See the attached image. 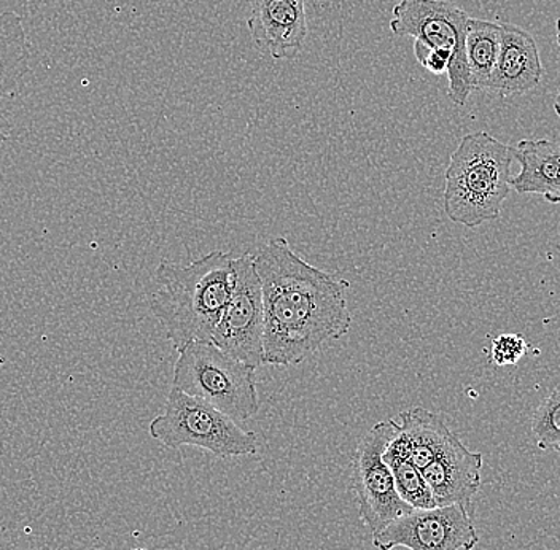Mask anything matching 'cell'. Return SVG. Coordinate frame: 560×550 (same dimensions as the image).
Returning a JSON list of instances; mask_svg holds the SVG:
<instances>
[{"label":"cell","mask_w":560,"mask_h":550,"mask_svg":"<svg viewBox=\"0 0 560 550\" xmlns=\"http://www.w3.org/2000/svg\"><path fill=\"white\" fill-rule=\"evenodd\" d=\"M255 268L265 306V364L303 363L328 341L348 335V280L315 268L283 236L262 245Z\"/></svg>","instance_id":"obj_1"},{"label":"cell","mask_w":560,"mask_h":550,"mask_svg":"<svg viewBox=\"0 0 560 550\" xmlns=\"http://www.w3.org/2000/svg\"><path fill=\"white\" fill-rule=\"evenodd\" d=\"M513 147L488 132L464 136L444 175V212L451 222L478 227L502 213L510 196Z\"/></svg>","instance_id":"obj_3"},{"label":"cell","mask_w":560,"mask_h":550,"mask_svg":"<svg viewBox=\"0 0 560 550\" xmlns=\"http://www.w3.org/2000/svg\"><path fill=\"white\" fill-rule=\"evenodd\" d=\"M173 387L209 402L234 422H247L260 411L257 370L213 346L190 342L178 350Z\"/></svg>","instance_id":"obj_4"},{"label":"cell","mask_w":560,"mask_h":550,"mask_svg":"<svg viewBox=\"0 0 560 550\" xmlns=\"http://www.w3.org/2000/svg\"><path fill=\"white\" fill-rule=\"evenodd\" d=\"M485 458L481 452H472L455 436L451 446L422 469L423 479L429 483L436 507L464 506L475 516L472 499L481 487Z\"/></svg>","instance_id":"obj_11"},{"label":"cell","mask_w":560,"mask_h":550,"mask_svg":"<svg viewBox=\"0 0 560 550\" xmlns=\"http://www.w3.org/2000/svg\"><path fill=\"white\" fill-rule=\"evenodd\" d=\"M131 550H149V549H140V548H139V549H131Z\"/></svg>","instance_id":"obj_23"},{"label":"cell","mask_w":560,"mask_h":550,"mask_svg":"<svg viewBox=\"0 0 560 550\" xmlns=\"http://www.w3.org/2000/svg\"><path fill=\"white\" fill-rule=\"evenodd\" d=\"M532 433L542 450L560 447V388L538 406L532 417Z\"/></svg>","instance_id":"obj_18"},{"label":"cell","mask_w":560,"mask_h":550,"mask_svg":"<svg viewBox=\"0 0 560 550\" xmlns=\"http://www.w3.org/2000/svg\"><path fill=\"white\" fill-rule=\"evenodd\" d=\"M500 34V52L486 91L514 96L540 85L542 65L535 38L523 27L505 23Z\"/></svg>","instance_id":"obj_12"},{"label":"cell","mask_w":560,"mask_h":550,"mask_svg":"<svg viewBox=\"0 0 560 550\" xmlns=\"http://www.w3.org/2000/svg\"><path fill=\"white\" fill-rule=\"evenodd\" d=\"M521 173L511 177V188L520 195H540L549 204H560V142L521 140L513 147Z\"/></svg>","instance_id":"obj_13"},{"label":"cell","mask_w":560,"mask_h":550,"mask_svg":"<svg viewBox=\"0 0 560 550\" xmlns=\"http://www.w3.org/2000/svg\"><path fill=\"white\" fill-rule=\"evenodd\" d=\"M247 30L262 55L295 59L310 34L304 0H254Z\"/></svg>","instance_id":"obj_10"},{"label":"cell","mask_w":560,"mask_h":550,"mask_svg":"<svg viewBox=\"0 0 560 550\" xmlns=\"http://www.w3.org/2000/svg\"><path fill=\"white\" fill-rule=\"evenodd\" d=\"M556 452H558V454H560V447L556 448Z\"/></svg>","instance_id":"obj_22"},{"label":"cell","mask_w":560,"mask_h":550,"mask_svg":"<svg viewBox=\"0 0 560 550\" xmlns=\"http://www.w3.org/2000/svg\"><path fill=\"white\" fill-rule=\"evenodd\" d=\"M468 20L467 12L447 0H400L390 21L392 33L453 56L447 69V94L457 105L467 104L475 91L465 55Z\"/></svg>","instance_id":"obj_6"},{"label":"cell","mask_w":560,"mask_h":550,"mask_svg":"<svg viewBox=\"0 0 560 550\" xmlns=\"http://www.w3.org/2000/svg\"><path fill=\"white\" fill-rule=\"evenodd\" d=\"M212 344L248 366L265 364V306L255 254L234 258V286L215 331Z\"/></svg>","instance_id":"obj_8"},{"label":"cell","mask_w":560,"mask_h":550,"mask_svg":"<svg viewBox=\"0 0 560 550\" xmlns=\"http://www.w3.org/2000/svg\"><path fill=\"white\" fill-rule=\"evenodd\" d=\"M478 542L472 514L458 504L412 510L373 535V546L380 550H472Z\"/></svg>","instance_id":"obj_9"},{"label":"cell","mask_w":560,"mask_h":550,"mask_svg":"<svg viewBox=\"0 0 560 550\" xmlns=\"http://www.w3.org/2000/svg\"><path fill=\"white\" fill-rule=\"evenodd\" d=\"M155 286L150 306L177 352L190 342H212L233 292V254L212 250L187 266L163 259Z\"/></svg>","instance_id":"obj_2"},{"label":"cell","mask_w":560,"mask_h":550,"mask_svg":"<svg viewBox=\"0 0 560 550\" xmlns=\"http://www.w3.org/2000/svg\"><path fill=\"white\" fill-rule=\"evenodd\" d=\"M400 430L408 440L411 461L420 471L435 461L457 436L443 417L419 406L400 413Z\"/></svg>","instance_id":"obj_14"},{"label":"cell","mask_w":560,"mask_h":550,"mask_svg":"<svg viewBox=\"0 0 560 550\" xmlns=\"http://www.w3.org/2000/svg\"><path fill=\"white\" fill-rule=\"evenodd\" d=\"M394 419L376 423L360 441L352 457V490L359 503V516L371 535L380 534L398 517L411 513L398 496L394 476L383 455L397 433Z\"/></svg>","instance_id":"obj_7"},{"label":"cell","mask_w":560,"mask_h":550,"mask_svg":"<svg viewBox=\"0 0 560 550\" xmlns=\"http://www.w3.org/2000/svg\"><path fill=\"white\" fill-rule=\"evenodd\" d=\"M556 26H558V44L560 47V17L558 20V23H556ZM555 110H556V114H558V117L560 118V87L558 91V96H556V101H555Z\"/></svg>","instance_id":"obj_21"},{"label":"cell","mask_w":560,"mask_h":550,"mask_svg":"<svg viewBox=\"0 0 560 550\" xmlns=\"http://www.w3.org/2000/svg\"><path fill=\"white\" fill-rule=\"evenodd\" d=\"M26 31L23 20L16 13L5 12L0 15V101L15 91L23 73L27 69ZM5 132L0 126V145L5 143Z\"/></svg>","instance_id":"obj_16"},{"label":"cell","mask_w":560,"mask_h":550,"mask_svg":"<svg viewBox=\"0 0 560 550\" xmlns=\"http://www.w3.org/2000/svg\"><path fill=\"white\" fill-rule=\"evenodd\" d=\"M415 56L420 66H423L429 72L435 73V75L447 73L451 59H453L450 52L432 50L420 42H415Z\"/></svg>","instance_id":"obj_20"},{"label":"cell","mask_w":560,"mask_h":550,"mask_svg":"<svg viewBox=\"0 0 560 550\" xmlns=\"http://www.w3.org/2000/svg\"><path fill=\"white\" fill-rule=\"evenodd\" d=\"M385 464L394 476L398 496L412 510H433L436 507L432 490L423 479L422 471L412 464L411 450L405 433L398 425L397 433L392 437L383 455Z\"/></svg>","instance_id":"obj_15"},{"label":"cell","mask_w":560,"mask_h":550,"mask_svg":"<svg viewBox=\"0 0 560 550\" xmlns=\"http://www.w3.org/2000/svg\"><path fill=\"white\" fill-rule=\"evenodd\" d=\"M528 352V344L525 342L523 335H500L493 339L490 356L497 366H510L516 364Z\"/></svg>","instance_id":"obj_19"},{"label":"cell","mask_w":560,"mask_h":550,"mask_svg":"<svg viewBox=\"0 0 560 550\" xmlns=\"http://www.w3.org/2000/svg\"><path fill=\"white\" fill-rule=\"evenodd\" d=\"M502 26L492 21L470 17L465 38V55L470 70L472 90H486L500 52Z\"/></svg>","instance_id":"obj_17"},{"label":"cell","mask_w":560,"mask_h":550,"mask_svg":"<svg viewBox=\"0 0 560 550\" xmlns=\"http://www.w3.org/2000/svg\"><path fill=\"white\" fill-rule=\"evenodd\" d=\"M150 436L167 448H202L220 458L245 457L258 452L254 431L241 429L209 402L171 388L166 408L149 426Z\"/></svg>","instance_id":"obj_5"}]
</instances>
